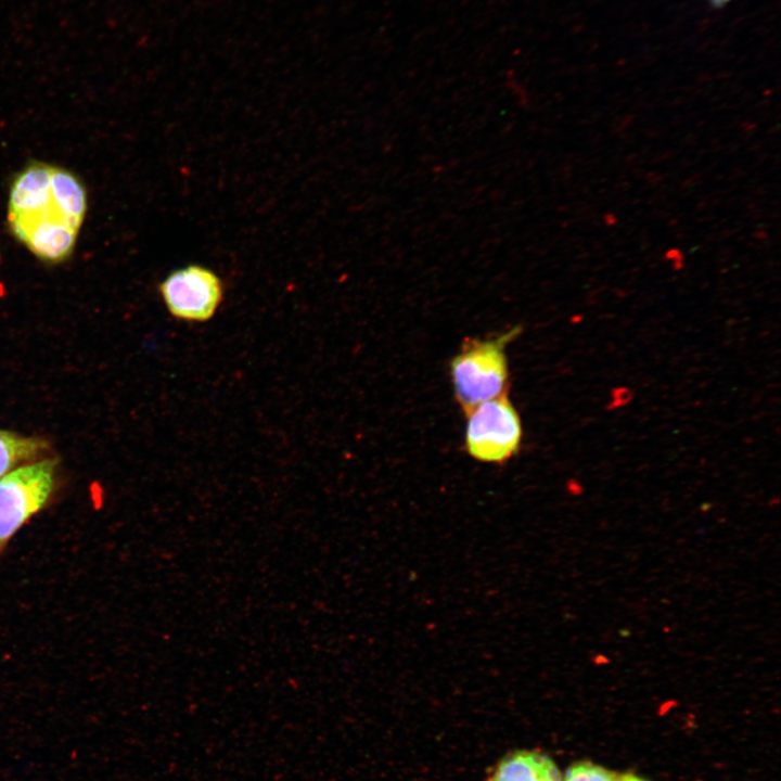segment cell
<instances>
[{"label":"cell","instance_id":"cell-8","mask_svg":"<svg viewBox=\"0 0 781 781\" xmlns=\"http://www.w3.org/2000/svg\"><path fill=\"white\" fill-rule=\"evenodd\" d=\"M489 781H561V774L548 756L516 751L500 760Z\"/></svg>","mask_w":781,"mask_h":781},{"label":"cell","instance_id":"cell-6","mask_svg":"<svg viewBox=\"0 0 781 781\" xmlns=\"http://www.w3.org/2000/svg\"><path fill=\"white\" fill-rule=\"evenodd\" d=\"M51 166L34 162L20 171L10 188L9 214L39 215L52 210Z\"/></svg>","mask_w":781,"mask_h":781},{"label":"cell","instance_id":"cell-5","mask_svg":"<svg viewBox=\"0 0 781 781\" xmlns=\"http://www.w3.org/2000/svg\"><path fill=\"white\" fill-rule=\"evenodd\" d=\"M11 233L40 260L56 264L72 254L78 230L52 209L48 213L8 217Z\"/></svg>","mask_w":781,"mask_h":781},{"label":"cell","instance_id":"cell-7","mask_svg":"<svg viewBox=\"0 0 781 781\" xmlns=\"http://www.w3.org/2000/svg\"><path fill=\"white\" fill-rule=\"evenodd\" d=\"M51 203L55 214L67 225L79 229L87 212V193L73 172L51 166Z\"/></svg>","mask_w":781,"mask_h":781},{"label":"cell","instance_id":"cell-3","mask_svg":"<svg viewBox=\"0 0 781 781\" xmlns=\"http://www.w3.org/2000/svg\"><path fill=\"white\" fill-rule=\"evenodd\" d=\"M466 414L465 447L471 457L503 463L518 451L522 424L507 394L479 404Z\"/></svg>","mask_w":781,"mask_h":781},{"label":"cell","instance_id":"cell-12","mask_svg":"<svg viewBox=\"0 0 781 781\" xmlns=\"http://www.w3.org/2000/svg\"><path fill=\"white\" fill-rule=\"evenodd\" d=\"M617 781H645V780H643L637 776L628 773V774L622 776L619 779H617Z\"/></svg>","mask_w":781,"mask_h":781},{"label":"cell","instance_id":"cell-10","mask_svg":"<svg viewBox=\"0 0 781 781\" xmlns=\"http://www.w3.org/2000/svg\"><path fill=\"white\" fill-rule=\"evenodd\" d=\"M563 781H617V777L591 763H578L569 767Z\"/></svg>","mask_w":781,"mask_h":781},{"label":"cell","instance_id":"cell-9","mask_svg":"<svg viewBox=\"0 0 781 781\" xmlns=\"http://www.w3.org/2000/svg\"><path fill=\"white\" fill-rule=\"evenodd\" d=\"M48 441L0 430V478L15 466L44 452Z\"/></svg>","mask_w":781,"mask_h":781},{"label":"cell","instance_id":"cell-11","mask_svg":"<svg viewBox=\"0 0 781 781\" xmlns=\"http://www.w3.org/2000/svg\"><path fill=\"white\" fill-rule=\"evenodd\" d=\"M732 0H707L710 9L719 10L728 5Z\"/></svg>","mask_w":781,"mask_h":781},{"label":"cell","instance_id":"cell-2","mask_svg":"<svg viewBox=\"0 0 781 781\" xmlns=\"http://www.w3.org/2000/svg\"><path fill=\"white\" fill-rule=\"evenodd\" d=\"M56 461L18 466L0 478V554L12 536L49 500Z\"/></svg>","mask_w":781,"mask_h":781},{"label":"cell","instance_id":"cell-1","mask_svg":"<svg viewBox=\"0 0 781 781\" xmlns=\"http://www.w3.org/2000/svg\"><path fill=\"white\" fill-rule=\"evenodd\" d=\"M518 333L520 328H513L490 340L466 341L452 358L454 396L465 413L505 394L509 383L505 347Z\"/></svg>","mask_w":781,"mask_h":781},{"label":"cell","instance_id":"cell-4","mask_svg":"<svg viewBox=\"0 0 781 781\" xmlns=\"http://www.w3.org/2000/svg\"><path fill=\"white\" fill-rule=\"evenodd\" d=\"M158 292L176 319L205 322L223 299V283L210 268L191 264L168 273L158 284Z\"/></svg>","mask_w":781,"mask_h":781}]
</instances>
